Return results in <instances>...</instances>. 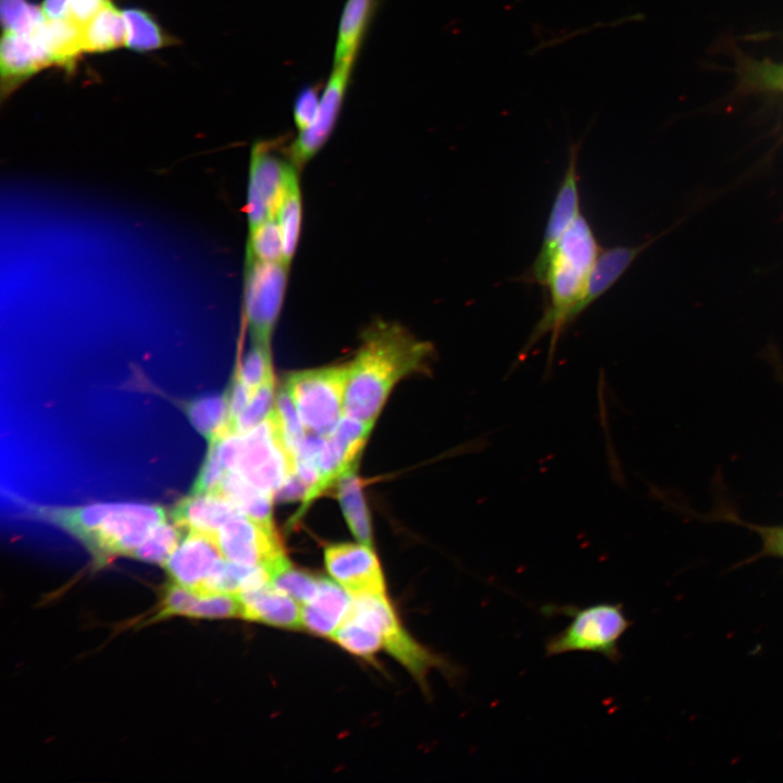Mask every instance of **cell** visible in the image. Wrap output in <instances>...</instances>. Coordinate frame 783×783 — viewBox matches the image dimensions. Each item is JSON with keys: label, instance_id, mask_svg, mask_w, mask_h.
<instances>
[{"label": "cell", "instance_id": "32", "mask_svg": "<svg viewBox=\"0 0 783 783\" xmlns=\"http://www.w3.org/2000/svg\"><path fill=\"white\" fill-rule=\"evenodd\" d=\"M349 652L369 658L384 647L383 636L365 623L347 616L332 636Z\"/></svg>", "mask_w": 783, "mask_h": 783}, {"label": "cell", "instance_id": "27", "mask_svg": "<svg viewBox=\"0 0 783 783\" xmlns=\"http://www.w3.org/2000/svg\"><path fill=\"white\" fill-rule=\"evenodd\" d=\"M127 26L126 47L137 52H149L173 45L156 18L138 8L123 10Z\"/></svg>", "mask_w": 783, "mask_h": 783}, {"label": "cell", "instance_id": "37", "mask_svg": "<svg viewBox=\"0 0 783 783\" xmlns=\"http://www.w3.org/2000/svg\"><path fill=\"white\" fill-rule=\"evenodd\" d=\"M243 616V605L238 595L227 593L199 594L189 618L224 619Z\"/></svg>", "mask_w": 783, "mask_h": 783}, {"label": "cell", "instance_id": "33", "mask_svg": "<svg viewBox=\"0 0 783 783\" xmlns=\"http://www.w3.org/2000/svg\"><path fill=\"white\" fill-rule=\"evenodd\" d=\"M3 33L33 35L47 20L41 7L28 0H0Z\"/></svg>", "mask_w": 783, "mask_h": 783}, {"label": "cell", "instance_id": "15", "mask_svg": "<svg viewBox=\"0 0 783 783\" xmlns=\"http://www.w3.org/2000/svg\"><path fill=\"white\" fill-rule=\"evenodd\" d=\"M682 221L683 219L679 220L663 233L639 245L601 249L589 274L585 291L571 311L570 323L602 296L651 244L671 233Z\"/></svg>", "mask_w": 783, "mask_h": 783}, {"label": "cell", "instance_id": "5", "mask_svg": "<svg viewBox=\"0 0 783 783\" xmlns=\"http://www.w3.org/2000/svg\"><path fill=\"white\" fill-rule=\"evenodd\" d=\"M235 472L273 498L287 476L295 472L294 458L285 445L274 408L262 423L243 434Z\"/></svg>", "mask_w": 783, "mask_h": 783}, {"label": "cell", "instance_id": "44", "mask_svg": "<svg viewBox=\"0 0 783 783\" xmlns=\"http://www.w3.org/2000/svg\"><path fill=\"white\" fill-rule=\"evenodd\" d=\"M71 0H44L41 10L47 20L67 18Z\"/></svg>", "mask_w": 783, "mask_h": 783}, {"label": "cell", "instance_id": "28", "mask_svg": "<svg viewBox=\"0 0 783 783\" xmlns=\"http://www.w3.org/2000/svg\"><path fill=\"white\" fill-rule=\"evenodd\" d=\"M266 569L272 584L300 605L313 599L318 593L320 577L293 566L286 555Z\"/></svg>", "mask_w": 783, "mask_h": 783}, {"label": "cell", "instance_id": "36", "mask_svg": "<svg viewBox=\"0 0 783 783\" xmlns=\"http://www.w3.org/2000/svg\"><path fill=\"white\" fill-rule=\"evenodd\" d=\"M274 411L276 413L287 450L294 458L295 462V452L304 438L307 432L285 386L281 388L275 398Z\"/></svg>", "mask_w": 783, "mask_h": 783}, {"label": "cell", "instance_id": "3", "mask_svg": "<svg viewBox=\"0 0 783 783\" xmlns=\"http://www.w3.org/2000/svg\"><path fill=\"white\" fill-rule=\"evenodd\" d=\"M547 614H563L571 619L559 633L549 637L546 655L559 656L569 652H594L612 662L621 658L619 643L632 622L621 604L599 602L586 607L546 606Z\"/></svg>", "mask_w": 783, "mask_h": 783}, {"label": "cell", "instance_id": "42", "mask_svg": "<svg viewBox=\"0 0 783 783\" xmlns=\"http://www.w3.org/2000/svg\"><path fill=\"white\" fill-rule=\"evenodd\" d=\"M228 406H229V424L233 431L234 424L248 405L252 391L236 376L234 375L231 388L228 389Z\"/></svg>", "mask_w": 783, "mask_h": 783}, {"label": "cell", "instance_id": "4", "mask_svg": "<svg viewBox=\"0 0 783 783\" xmlns=\"http://www.w3.org/2000/svg\"><path fill=\"white\" fill-rule=\"evenodd\" d=\"M348 364L297 371L287 389L308 434L328 436L344 417Z\"/></svg>", "mask_w": 783, "mask_h": 783}, {"label": "cell", "instance_id": "31", "mask_svg": "<svg viewBox=\"0 0 783 783\" xmlns=\"http://www.w3.org/2000/svg\"><path fill=\"white\" fill-rule=\"evenodd\" d=\"M246 258L286 263L284 238L275 217L249 229Z\"/></svg>", "mask_w": 783, "mask_h": 783}, {"label": "cell", "instance_id": "22", "mask_svg": "<svg viewBox=\"0 0 783 783\" xmlns=\"http://www.w3.org/2000/svg\"><path fill=\"white\" fill-rule=\"evenodd\" d=\"M82 29L84 52L101 53L126 46L125 17L111 0Z\"/></svg>", "mask_w": 783, "mask_h": 783}, {"label": "cell", "instance_id": "14", "mask_svg": "<svg viewBox=\"0 0 783 783\" xmlns=\"http://www.w3.org/2000/svg\"><path fill=\"white\" fill-rule=\"evenodd\" d=\"M224 559L214 536L186 532L164 567L173 582L198 593Z\"/></svg>", "mask_w": 783, "mask_h": 783}, {"label": "cell", "instance_id": "35", "mask_svg": "<svg viewBox=\"0 0 783 783\" xmlns=\"http://www.w3.org/2000/svg\"><path fill=\"white\" fill-rule=\"evenodd\" d=\"M273 374L270 346L256 344L240 358L235 375L252 394Z\"/></svg>", "mask_w": 783, "mask_h": 783}, {"label": "cell", "instance_id": "45", "mask_svg": "<svg viewBox=\"0 0 783 783\" xmlns=\"http://www.w3.org/2000/svg\"><path fill=\"white\" fill-rule=\"evenodd\" d=\"M782 144H783V132H782V135L780 136L779 140L776 141L775 146L771 150V152L769 154H767V157H765L761 165H759L756 170L765 169L767 161L772 158L773 152H775Z\"/></svg>", "mask_w": 783, "mask_h": 783}, {"label": "cell", "instance_id": "19", "mask_svg": "<svg viewBox=\"0 0 783 783\" xmlns=\"http://www.w3.org/2000/svg\"><path fill=\"white\" fill-rule=\"evenodd\" d=\"M238 596L244 619L281 627L301 626V605L272 582Z\"/></svg>", "mask_w": 783, "mask_h": 783}, {"label": "cell", "instance_id": "18", "mask_svg": "<svg viewBox=\"0 0 783 783\" xmlns=\"http://www.w3.org/2000/svg\"><path fill=\"white\" fill-rule=\"evenodd\" d=\"M351 595L337 582L320 577L316 595L301 605V625L321 636H333L347 618Z\"/></svg>", "mask_w": 783, "mask_h": 783}, {"label": "cell", "instance_id": "13", "mask_svg": "<svg viewBox=\"0 0 783 783\" xmlns=\"http://www.w3.org/2000/svg\"><path fill=\"white\" fill-rule=\"evenodd\" d=\"M330 575L351 596L385 594L380 561L371 546L362 543H338L324 550Z\"/></svg>", "mask_w": 783, "mask_h": 783}, {"label": "cell", "instance_id": "29", "mask_svg": "<svg viewBox=\"0 0 783 783\" xmlns=\"http://www.w3.org/2000/svg\"><path fill=\"white\" fill-rule=\"evenodd\" d=\"M738 88L744 92H783V63L743 58L738 62Z\"/></svg>", "mask_w": 783, "mask_h": 783}, {"label": "cell", "instance_id": "41", "mask_svg": "<svg viewBox=\"0 0 783 783\" xmlns=\"http://www.w3.org/2000/svg\"><path fill=\"white\" fill-rule=\"evenodd\" d=\"M320 99V86H306L297 94L293 105V116L299 132L312 124L319 110Z\"/></svg>", "mask_w": 783, "mask_h": 783}, {"label": "cell", "instance_id": "30", "mask_svg": "<svg viewBox=\"0 0 783 783\" xmlns=\"http://www.w3.org/2000/svg\"><path fill=\"white\" fill-rule=\"evenodd\" d=\"M183 530L166 520L152 530L130 557L164 566L183 538Z\"/></svg>", "mask_w": 783, "mask_h": 783}, {"label": "cell", "instance_id": "12", "mask_svg": "<svg viewBox=\"0 0 783 783\" xmlns=\"http://www.w3.org/2000/svg\"><path fill=\"white\" fill-rule=\"evenodd\" d=\"M577 147L570 149L568 166L555 196L539 251L525 279L543 285L554 250L567 229L581 215Z\"/></svg>", "mask_w": 783, "mask_h": 783}, {"label": "cell", "instance_id": "6", "mask_svg": "<svg viewBox=\"0 0 783 783\" xmlns=\"http://www.w3.org/2000/svg\"><path fill=\"white\" fill-rule=\"evenodd\" d=\"M288 266L283 262L246 258L244 314L252 343L270 346L284 303Z\"/></svg>", "mask_w": 783, "mask_h": 783}, {"label": "cell", "instance_id": "24", "mask_svg": "<svg viewBox=\"0 0 783 783\" xmlns=\"http://www.w3.org/2000/svg\"><path fill=\"white\" fill-rule=\"evenodd\" d=\"M184 411L191 425L208 443L232 432L227 391L192 399L185 405Z\"/></svg>", "mask_w": 783, "mask_h": 783}, {"label": "cell", "instance_id": "20", "mask_svg": "<svg viewBox=\"0 0 783 783\" xmlns=\"http://www.w3.org/2000/svg\"><path fill=\"white\" fill-rule=\"evenodd\" d=\"M82 33V26L64 18L46 20L33 35L45 48L52 65L71 70L84 52Z\"/></svg>", "mask_w": 783, "mask_h": 783}, {"label": "cell", "instance_id": "40", "mask_svg": "<svg viewBox=\"0 0 783 783\" xmlns=\"http://www.w3.org/2000/svg\"><path fill=\"white\" fill-rule=\"evenodd\" d=\"M726 520L733 523L736 522L759 535L761 539V549L755 557H753L751 560H756L761 557L783 559V525L753 524L738 518H733L732 514H729Z\"/></svg>", "mask_w": 783, "mask_h": 783}, {"label": "cell", "instance_id": "16", "mask_svg": "<svg viewBox=\"0 0 783 783\" xmlns=\"http://www.w3.org/2000/svg\"><path fill=\"white\" fill-rule=\"evenodd\" d=\"M52 65L34 35L3 33L0 46L1 97L11 95L39 71Z\"/></svg>", "mask_w": 783, "mask_h": 783}, {"label": "cell", "instance_id": "9", "mask_svg": "<svg viewBox=\"0 0 783 783\" xmlns=\"http://www.w3.org/2000/svg\"><path fill=\"white\" fill-rule=\"evenodd\" d=\"M357 58L333 64L332 73L321 91L318 113L312 124L288 148L294 166L301 167L310 161L328 140L339 117Z\"/></svg>", "mask_w": 783, "mask_h": 783}, {"label": "cell", "instance_id": "7", "mask_svg": "<svg viewBox=\"0 0 783 783\" xmlns=\"http://www.w3.org/2000/svg\"><path fill=\"white\" fill-rule=\"evenodd\" d=\"M165 520L166 513L160 506L117 502L84 545L100 563L116 556H132Z\"/></svg>", "mask_w": 783, "mask_h": 783}, {"label": "cell", "instance_id": "39", "mask_svg": "<svg viewBox=\"0 0 783 783\" xmlns=\"http://www.w3.org/2000/svg\"><path fill=\"white\" fill-rule=\"evenodd\" d=\"M227 473L228 472L225 470L217 456L214 443H209L207 456L192 484L190 493H219Z\"/></svg>", "mask_w": 783, "mask_h": 783}, {"label": "cell", "instance_id": "43", "mask_svg": "<svg viewBox=\"0 0 783 783\" xmlns=\"http://www.w3.org/2000/svg\"><path fill=\"white\" fill-rule=\"evenodd\" d=\"M108 1L109 0H71L67 18L83 27Z\"/></svg>", "mask_w": 783, "mask_h": 783}, {"label": "cell", "instance_id": "34", "mask_svg": "<svg viewBox=\"0 0 783 783\" xmlns=\"http://www.w3.org/2000/svg\"><path fill=\"white\" fill-rule=\"evenodd\" d=\"M274 373L252 394L248 405L237 418L233 431L245 434L262 423L275 405Z\"/></svg>", "mask_w": 783, "mask_h": 783}, {"label": "cell", "instance_id": "8", "mask_svg": "<svg viewBox=\"0 0 783 783\" xmlns=\"http://www.w3.org/2000/svg\"><path fill=\"white\" fill-rule=\"evenodd\" d=\"M272 148V142L262 140L256 142L251 149L245 206L249 229L275 217L294 166L278 158Z\"/></svg>", "mask_w": 783, "mask_h": 783}, {"label": "cell", "instance_id": "25", "mask_svg": "<svg viewBox=\"0 0 783 783\" xmlns=\"http://www.w3.org/2000/svg\"><path fill=\"white\" fill-rule=\"evenodd\" d=\"M219 493L247 517L264 526L274 527L271 511L273 497L253 487L239 473L228 472Z\"/></svg>", "mask_w": 783, "mask_h": 783}, {"label": "cell", "instance_id": "21", "mask_svg": "<svg viewBox=\"0 0 783 783\" xmlns=\"http://www.w3.org/2000/svg\"><path fill=\"white\" fill-rule=\"evenodd\" d=\"M378 0H346L343 8L333 64L357 58Z\"/></svg>", "mask_w": 783, "mask_h": 783}, {"label": "cell", "instance_id": "26", "mask_svg": "<svg viewBox=\"0 0 783 783\" xmlns=\"http://www.w3.org/2000/svg\"><path fill=\"white\" fill-rule=\"evenodd\" d=\"M275 219L284 238L285 262L289 265L297 250L302 222V200L296 166L288 175Z\"/></svg>", "mask_w": 783, "mask_h": 783}, {"label": "cell", "instance_id": "38", "mask_svg": "<svg viewBox=\"0 0 783 783\" xmlns=\"http://www.w3.org/2000/svg\"><path fill=\"white\" fill-rule=\"evenodd\" d=\"M198 593L176 582H171L164 588L156 620L174 616L188 617L198 598Z\"/></svg>", "mask_w": 783, "mask_h": 783}, {"label": "cell", "instance_id": "23", "mask_svg": "<svg viewBox=\"0 0 783 783\" xmlns=\"http://www.w3.org/2000/svg\"><path fill=\"white\" fill-rule=\"evenodd\" d=\"M337 498L349 530L362 544L373 546L372 523L356 470L345 474L336 484Z\"/></svg>", "mask_w": 783, "mask_h": 783}, {"label": "cell", "instance_id": "17", "mask_svg": "<svg viewBox=\"0 0 783 783\" xmlns=\"http://www.w3.org/2000/svg\"><path fill=\"white\" fill-rule=\"evenodd\" d=\"M238 512L241 511L220 493H190L176 502L171 519L184 532L215 537L222 525Z\"/></svg>", "mask_w": 783, "mask_h": 783}, {"label": "cell", "instance_id": "2", "mask_svg": "<svg viewBox=\"0 0 783 783\" xmlns=\"http://www.w3.org/2000/svg\"><path fill=\"white\" fill-rule=\"evenodd\" d=\"M595 234L580 215L558 241L551 256L543 286L547 287L548 306L521 350V361L532 347L550 334V355L561 332L570 324V314L582 298L600 252Z\"/></svg>", "mask_w": 783, "mask_h": 783}, {"label": "cell", "instance_id": "1", "mask_svg": "<svg viewBox=\"0 0 783 783\" xmlns=\"http://www.w3.org/2000/svg\"><path fill=\"white\" fill-rule=\"evenodd\" d=\"M433 357V346L401 325L373 323L348 363L344 415L374 424L396 384L425 373Z\"/></svg>", "mask_w": 783, "mask_h": 783}, {"label": "cell", "instance_id": "10", "mask_svg": "<svg viewBox=\"0 0 783 783\" xmlns=\"http://www.w3.org/2000/svg\"><path fill=\"white\" fill-rule=\"evenodd\" d=\"M373 425L347 415L340 419L334 431L325 437L318 460L319 483L302 504L299 514H302L318 497L335 486L345 474L356 470L357 461Z\"/></svg>", "mask_w": 783, "mask_h": 783}, {"label": "cell", "instance_id": "11", "mask_svg": "<svg viewBox=\"0 0 783 783\" xmlns=\"http://www.w3.org/2000/svg\"><path fill=\"white\" fill-rule=\"evenodd\" d=\"M223 557L247 567H268L285 556L274 527L264 526L243 512L231 518L215 535Z\"/></svg>", "mask_w": 783, "mask_h": 783}]
</instances>
